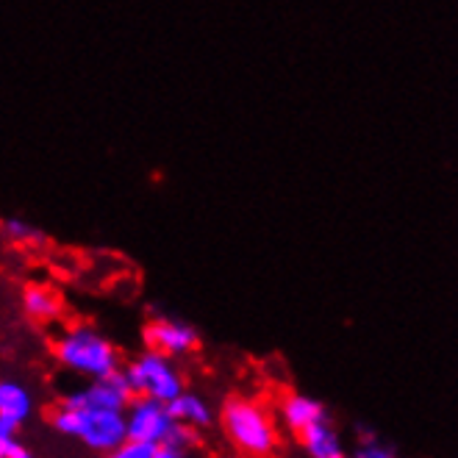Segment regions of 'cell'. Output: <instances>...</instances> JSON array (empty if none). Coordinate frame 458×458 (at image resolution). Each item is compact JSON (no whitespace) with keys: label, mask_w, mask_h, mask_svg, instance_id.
<instances>
[{"label":"cell","mask_w":458,"mask_h":458,"mask_svg":"<svg viewBox=\"0 0 458 458\" xmlns=\"http://www.w3.org/2000/svg\"><path fill=\"white\" fill-rule=\"evenodd\" d=\"M217 422L225 442L242 458H276L281 447V425L267 403L233 394L217 411Z\"/></svg>","instance_id":"6da1fadb"},{"label":"cell","mask_w":458,"mask_h":458,"mask_svg":"<svg viewBox=\"0 0 458 458\" xmlns=\"http://www.w3.org/2000/svg\"><path fill=\"white\" fill-rule=\"evenodd\" d=\"M50 425L59 437L95 455L109 453L125 439V411L92 406V403L72 397L70 392L53 406Z\"/></svg>","instance_id":"7a4b0ae2"},{"label":"cell","mask_w":458,"mask_h":458,"mask_svg":"<svg viewBox=\"0 0 458 458\" xmlns=\"http://www.w3.org/2000/svg\"><path fill=\"white\" fill-rule=\"evenodd\" d=\"M50 353L56 359L59 369L75 375L81 381H95L103 375L123 369L120 347L98 331L89 322H72L64 326L50 342Z\"/></svg>","instance_id":"3957f363"},{"label":"cell","mask_w":458,"mask_h":458,"mask_svg":"<svg viewBox=\"0 0 458 458\" xmlns=\"http://www.w3.org/2000/svg\"><path fill=\"white\" fill-rule=\"evenodd\" d=\"M123 375L133 397H148L158 403H170L186 389L183 369L175 359L161 356L156 350H142L131 361L123 364Z\"/></svg>","instance_id":"277c9868"},{"label":"cell","mask_w":458,"mask_h":458,"mask_svg":"<svg viewBox=\"0 0 458 458\" xmlns=\"http://www.w3.org/2000/svg\"><path fill=\"white\" fill-rule=\"evenodd\" d=\"M175 420L170 414L167 403L148 400V397H131L125 406V439L142 442L148 447H161L175 430Z\"/></svg>","instance_id":"5b68a950"},{"label":"cell","mask_w":458,"mask_h":458,"mask_svg":"<svg viewBox=\"0 0 458 458\" xmlns=\"http://www.w3.org/2000/svg\"><path fill=\"white\" fill-rule=\"evenodd\" d=\"M142 339L148 350H156V353L170 356L175 361L198 353V347H200V334L192 322H186L181 317H170V314L153 317L142 331Z\"/></svg>","instance_id":"8992f818"},{"label":"cell","mask_w":458,"mask_h":458,"mask_svg":"<svg viewBox=\"0 0 458 458\" xmlns=\"http://www.w3.org/2000/svg\"><path fill=\"white\" fill-rule=\"evenodd\" d=\"M273 414H276L278 425L284 430H289L292 437H301V434H306L309 428L331 420L326 403L311 397V394H306V392H286V394H281V400H278V406H276Z\"/></svg>","instance_id":"52a82bcc"},{"label":"cell","mask_w":458,"mask_h":458,"mask_svg":"<svg viewBox=\"0 0 458 458\" xmlns=\"http://www.w3.org/2000/svg\"><path fill=\"white\" fill-rule=\"evenodd\" d=\"M70 394L84 403H92V406L117 409V411H125V406L133 397L123 369L112 372V375H103V378H95V381H81V386H75Z\"/></svg>","instance_id":"ba28073f"},{"label":"cell","mask_w":458,"mask_h":458,"mask_svg":"<svg viewBox=\"0 0 458 458\" xmlns=\"http://www.w3.org/2000/svg\"><path fill=\"white\" fill-rule=\"evenodd\" d=\"M37 411L34 392L17 378H0V428L17 430Z\"/></svg>","instance_id":"9c48e42d"},{"label":"cell","mask_w":458,"mask_h":458,"mask_svg":"<svg viewBox=\"0 0 458 458\" xmlns=\"http://www.w3.org/2000/svg\"><path fill=\"white\" fill-rule=\"evenodd\" d=\"M22 311L31 322H39V326H50V322H59L64 314V301L62 294L47 286V284H25L22 294H20Z\"/></svg>","instance_id":"30bf717a"},{"label":"cell","mask_w":458,"mask_h":458,"mask_svg":"<svg viewBox=\"0 0 458 458\" xmlns=\"http://www.w3.org/2000/svg\"><path fill=\"white\" fill-rule=\"evenodd\" d=\"M170 406V414L178 425L183 428H192V430H206L208 425L217 422V411L208 403V397H203L200 392H192V389H183L175 400L167 403Z\"/></svg>","instance_id":"8fae6325"},{"label":"cell","mask_w":458,"mask_h":458,"mask_svg":"<svg viewBox=\"0 0 458 458\" xmlns=\"http://www.w3.org/2000/svg\"><path fill=\"white\" fill-rule=\"evenodd\" d=\"M298 439H301V445H303L309 458H353V455L347 453V447H344V442L339 437V430L334 428L331 420L309 428L306 434H301Z\"/></svg>","instance_id":"7c38bea8"},{"label":"cell","mask_w":458,"mask_h":458,"mask_svg":"<svg viewBox=\"0 0 458 458\" xmlns=\"http://www.w3.org/2000/svg\"><path fill=\"white\" fill-rule=\"evenodd\" d=\"M4 233L6 239H12L14 245H22V248H37V245H45V231H39L37 225L25 223V220H17V217H9L4 220Z\"/></svg>","instance_id":"4fadbf2b"},{"label":"cell","mask_w":458,"mask_h":458,"mask_svg":"<svg viewBox=\"0 0 458 458\" xmlns=\"http://www.w3.org/2000/svg\"><path fill=\"white\" fill-rule=\"evenodd\" d=\"M0 458H37V453L17 437V430L0 428Z\"/></svg>","instance_id":"5bb4252c"},{"label":"cell","mask_w":458,"mask_h":458,"mask_svg":"<svg viewBox=\"0 0 458 458\" xmlns=\"http://www.w3.org/2000/svg\"><path fill=\"white\" fill-rule=\"evenodd\" d=\"M156 447H148L142 442H131V439H123L117 447H112L109 453H103L100 458H153Z\"/></svg>","instance_id":"9a60e30c"},{"label":"cell","mask_w":458,"mask_h":458,"mask_svg":"<svg viewBox=\"0 0 458 458\" xmlns=\"http://www.w3.org/2000/svg\"><path fill=\"white\" fill-rule=\"evenodd\" d=\"M153 458H195V450H181V447H156Z\"/></svg>","instance_id":"2e32d148"}]
</instances>
